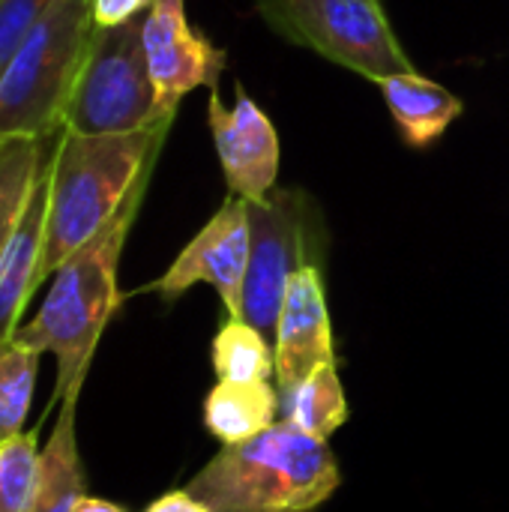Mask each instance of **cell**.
<instances>
[{
  "instance_id": "obj_1",
  "label": "cell",
  "mask_w": 509,
  "mask_h": 512,
  "mask_svg": "<svg viewBox=\"0 0 509 512\" xmlns=\"http://www.w3.org/2000/svg\"><path fill=\"white\" fill-rule=\"evenodd\" d=\"M153 168L156 165H150L141 174V180L135 183L123 207L114 213V219L57 267L51 291L39 306L36 318L18 327L15 333V342L39 354H54L57 384H54L51 405H60L69 390L84 387L96 345L108 321L120 309L123 300L117 285L120 258H123L126 237L144 204V195L150 189Z\"/></svg>"
},
{
  "instance_id": "obj_2",
  "label": "cell",
  "mask_w": 509,
  "mask_h": 512,
  "mask_svg": "<svg viewBox=\"0 0 509 512\" xmlns=\"http://www.w3.org/2000/svg\"><path fill=\"white\" fill-rule=\"evenodd\" d=\"M171 123L162 120L117 135H75L60 129L51 165L42 282L114 219L141 174L159 162Z\"/></svg>"
},
{
  "instance_id": "obj_3",
  "label": "cell",
  "mask_w": 509,
  "mask_h": 512,
  "mask_svg": "<svg viewBox=\"0 0 509 512\" xmlns=\"http://www.w3.org/2000/svg\"><path fill=\"white\" fill-rule=\"evenodd\" d=\"M339 483L327 441L276 420L243 444H225L186 492L210 512H315Z\"/></svg>"
},
{
  "instance_id": "obj_4",
  "label": "cell",
  "mask_w": 509,
  "mask_h": 512,
  "mask_svg": "<svg viewBox=\"0 0 509 512\" xmlns=\"http://www.w3.org/2000/svg\"><path fill=\"white\" fill-rule=\"evenodd\" d=\"M90 0H54L0 72V138H51L93 36Z\"/></svg>"
},
{
  "instance_id": "obj_5",
  "label": "cell",
  "mask_w": 509,
  "mask_h": 512,
  "mask_svg": "<svg viewBox=\"0 0 509 512\" xmlns=\"http://www.w3.org/2000/svg\"><path fill=\"white\" fill-rule=\"evenodd\" d=\"M141 24L144 15L117 27H93L87 54L63 111V132L117 135L174 120L162 117L156 108Z\"/></svg>"
},
{
  "instance_id": "obj_6",
  "label": "cell",
  "mask_w": 509,
  "mask_h": 512,
  "mask_svg": "<svg viewBox=\"0 0 509 512\" xmlns=\"http://www.w3.org/2000/svg\"><path fill=\"white\" fill-rule=\"evenodd\" d=\"M249 231L252 249L243 285V321L273 342L291 276L306 264L321 267L327 249L324 216L309 192L288 186L249 204Z\"/></svg>"
},
{
  "instance_id": "obj_7",
  "label": "cell",
  "mask_w": 509,
  "mask_h": 512,
  "mask_svg": "<svg viewBox=\"0 0 509 512\" xmlns=\"http://www.w3.org/2000/svg\"><path fill=\"white\" fill-rule=\"evenodd\" d=\"M270 30L369 81L414 72L381 0H255Z\"/></svg>"
},
{
  "instance_id": "obj_8",
  "label": "cell",
  "mask_w": 509,
  "mask_h": 512,
  "mask_svg": "<svg viewBox=\"0 0 509 512\" xmlns=\"http://www.w3.org/2000/svg\"><path fill=\"white\" fill-rule=\"evenodd\" d=\"M249 249H252L249 201L228 195L222 207L210 216V222L171 261V267L144 291H153L165 303H174L192 285L207 282L219 294L228 318H243V285H246V270H249Z\"/></svg>"
},
{
  "instance_id": "obj_9",
  "label": "cell",
  "mask_w": 509,
  "mask_h": 512,
  "mask_svg": "<svg viewBox=\"0 0 509 512\" xmlns=\"http://www.w3.org/2000/svg\"><path fill=\"white\" fill-rule=\"evenodd\" d=\"M141 39L162 117H174L195 87L219 90L228 57L189 21L183 0H153L144 12Z\"/></svg>"
},
{
  "instance_id": "obj_10",
  "label": "cell",
  "mask_w": 509,
  "mask_h": 512,
  "mask_svg": "<svg viewBox=\"0 0 509 512\" xmlns=\"http://www.w3.org/2000/svg\"><path fill=\"white\" fill-rule=\"evenodd\" d=\"M207 126L228 195H237L249 204L264 201L276 189L279 177V135L273 120L255 105L243 84H237V99L231 108L219 99V90H210Z\"/></svg>"
},
{
  "instance_id": "obj_11",
  "label": "cell",
  "mask_w": 509,
  "mask_h": 512,
  "mask_svg": "<svg viewBox=\"0 0 509 512\" xmlns=\"http://www.w3.org/2000/svg\"><path fill=\"white\" fill-rule=\"evenodd\" d=\"M276 390L285 393L321 366H336L333 324L318 264L300 267L285 291L276 321Z\"/></svg>"
},
{
  "instance_id": "obj_12",
  "label": "cell",
  "mask_w": 509,
  "mask_h": 512,
  "mask_svg": "<svg viewBox=\"0 0 509 512\" xmlns=\"http://www.w3.org/2000/svg\"><path fill=\"white\" fill-rule=\"evenodd\" d=\"M57 135L42 141V156L36 180L21 213V222L0 255V351L15 339L18 321L27 300L42 285V252H45V222H48V192H51V165L57 153Z\"/></svg>"
},
{
  "instance_id": "obj_13",
  "label": "cell",
  "mask_w": 509,
  "mask_h": 512,
  "mask_svg": "<svg viewBox=\"0 0 509 512\" xmlns=\"http://www.w3.org/2000/svg\"><path fill=\"white\" fill-rule=\"evenodd\" d=\"M384 102L396 120V129L408 147H432L453 120L462 117L465 105L456 93H450L444 84L423 78L417 69L390 75L378 81Z\"/></svg>"
},
{
  "instance_id": "obj_14",
  "label": "cell",
  "mask_w": 509,
  "mask_h": 512,
  "mask_svg": "<svg viewBox=\"0 0 509 512\" xmlns=\"http://www.w3.org/2000/svg\"><path fill=\"white\" fill-rule=\"evenodd\" d=\"M81 387L69 390L60 402V417L48 444L39 453V486L30 512H72L87 495L84 465L75 438V405Z\"/></svg>"
},
{
  "instance_id": "obj_15",
  "label": "cell",
  "mask_w": 509,
  "mask_h": 512,
  "mask_svg": "<svg viewBox=\"0 0 509 512\" xmlns=\"http://www.w3.org/2000/svg\"><path fill=\"white\" fill-rule=\"evenodd\" d=\"M279 390L270 381H219L204 402V426L222 444H243L276 423Z\"/></svg>"
},
{
  "instance_id": "obj_16",
  "label": "cell",
  "mask_w": 509,
  "mask_h": 512,
  "mask_svg": "<svg viewBox=\"0 0 509 512\" xmlns=\"http://www.w3.org/2000/svg\"><path fill=\"white\" fill-rule=\"evenodd\" d=\"M279 414L288 426L327 441L348 420V402L336 366H321L291 390L279 393Z\"/></svg>"
},
{
  "instance_id": "obj_17",
  "label": "cell",
  "mask_w": 509,
  "mask_h": 512,
  "mask_svg": "<svg viewBox=\"0 0 509 512\" xmlns=\"http://www.w3.org/2000/svg\"><path fill=\"white\" fill-rule=\"evenodd\" d=\"M213 372L219 381H270L276 378V348L243 318H228L213 336Z\"/></svg>"
},
{
  "instance_id": "obj_18",
  "label": "cell",
  "mask_w": 509,
  "mask_h": 512,
  "mask_svg": "<svg viewBox=\"0 0 509 512\" xmlns=\"http://www.w3.org/2000/svg\"><path fill=\"white\" fill-rule=\"evenodd\" d=\"M45 138H0V255L27 207Z\"/></svg>"
},
{
  "instance_id": "obj_19",
  "label": "cell",
  "mask_w": 509,
  "mask_h": 512,
  "mask_svg": "<svg viewBox=\"0 0 509 512\" xmlns=\"http://www.w3.org/2000/svg\"><path fill=\"white\" fill-rule=\"evenodd\" d=\"M39 357V351L15 339L0 351V441L18 435L27 420Z\"/></svg>"
},
{
  "instance_id": "obj_20",
  "label": "cell",
  "mask_w": 509,
  "mask_h": 512,
  "mask_svg": "<svg viewBox=\"0 0 509 512\" xmlns=\"http://www.w3.org/2000/svg\"><path fill=\"white\" fill-rule=\"evenodd\" d=\"M39 429L0 441V512H30L39 486Z\"/></svg>"
},
{
  "instance_id": "obj_21",
  "label": "cell",
  "mask_w": 509,
  "mask_h": 512,
  "mask_svg": "<svg viewBox=\"0 0 509 512\" xmlns=\"http://www.w3.org/2000/svg\"><path fill=\"white\" fill-rule=\"evenodd\" d=\"M54 0H0V72Z\"/></svg>"
},
{
  "instance_id": "obj_22",
  "label": "cell",
  "mask_w": 509,
  "mask_h": 512,
  "mask_svg": "<svg viewBox=\"0 0 509 512\" xmlns=\"http://www.w3.org/2000/svg\"><path fill=\"white\" fill-rule=\"evenodd\" d=\"M153 0H90L96 27H117L129 18H138L150 9Z\"/></svg>"
},
{
  "instance_id": "obj_23",
  "label": "cell",
  "mask_w": 509,
  "mask_h": 512,
  "mask_svg": "<svg viewBox=\"0 0 509 512\" xmlns=\"http://www.w3.org/2000/svg\"><path fill=\"white\" fill-rule=\"evenodd\" d=\"M144 512H210L198 498H192L186 489H177V492H168L162 495L159 501H153Z\"/></svg>"
},
{
  "instance_id": "obj_24",
  "label": "cell",
  "mask_w": 509,
  "mask_h": 512,
  "mask_svg": "<svg viewBox=\"0 0 509 512\" xmlns=\"http://www.w3.org/2000/svg\"><path fill=\"white\" fill-rule=\"evenodd\" d=\"M72 512H126L120 504H111V501H102V498H90V495H84L78 504H75V510Z\"/></svg>"
}]
</instances>
